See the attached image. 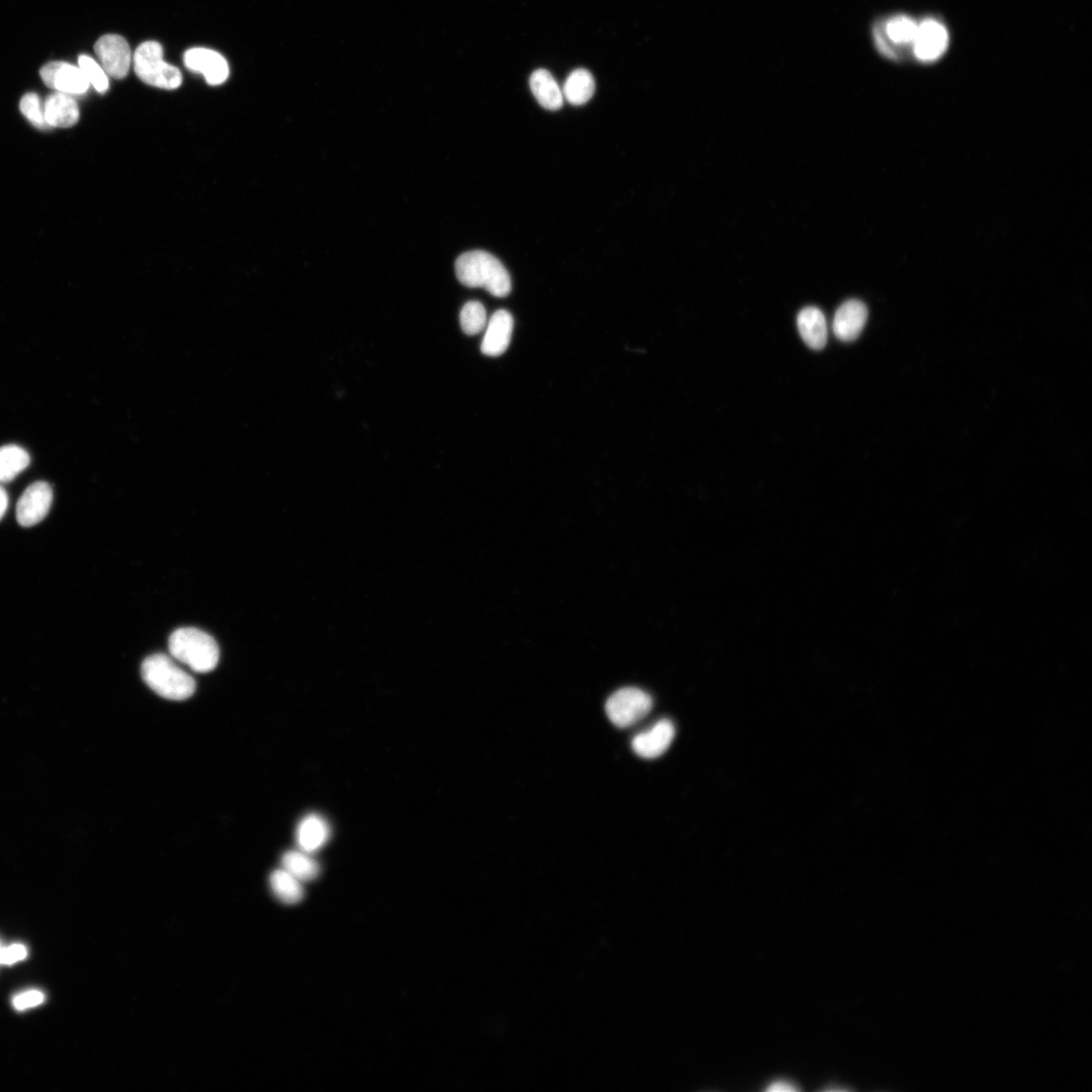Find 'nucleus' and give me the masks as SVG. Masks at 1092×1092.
Segmentation results:
<instances>
[{"instance_id":"obj_1","label":"nucleus","mask_w":1092,"mask_h":1092,"mask_svg":"<svg viewBox=\"0 0 1092 1092\" xmlns=\"http://www.w3.org/2000/svg\"><path fill=\"white\" fill-rule=\"evenodd\" d=\"M459 281L468 287H483L491 296L505 298L512 293L509 272L501 262L486 251L466 252L455 262Z\"/></svg>"},{"instance_id":"obj_2","label":"nucleus","mask_w":1092,"mask_h":1092,"mask_svg":"<svg viewBox=\"0 0 1092 1092\" xmlns=\"http://www.w3.org/2000/svg\"><path fill=\"white\" fill-rule=\"evenodd\" d=\"M141 673L145 683L163 698L184 701L195 692L194 679L167 654L150 655L143 662Z\"/></svg>"},{"instance_id":"obj_3","label":"nucleus","mask_w":1092,"mask_h":1092,"mask_svg":"<svg viewBox=\"0 0 1092 1092\" xmlns=\"http://www.w3.org/2000/svg\"><path fill=\"white\" fill-rule=\"evenodd\" d=\"M170 651L173 659L197 672L213 671L220 659V649L213 637L193 627L175 630L170 639Z\"/></svg>"},{"instance_id":"obj_4","label":"nucleus","mask_w":1092,"mask_h":1092,"mask_svg":"<svg viewBox=\"0 0 1092 1092\" xmlns=\"http://www.w3.org/2000/svg\"><path fill=\"white\" fill-rule=\"evenodd\" d=\"M134 68L143 82L154 87L176 89L182 83L180 70L164 61L163 49L154 41L145 42L138 47L134 55Z\"/></svg>"},{"instance_id":"obj_5","label":"nucleus","mask_w":1092,"mask_h":1092,"mask_svg":"<svg viewBox=\"0 0 1092 1092\" xmlns=\"http://www.w3.org/2000/svg\"><path fill=\"white\" fill-rule=\"evenodd\" d=\"M651 708V697L645 691L630 687L616 691L606 702L607 717L619 728L639 723Z\"/></svg>"},{"instance_id":"obj_6","label":"nucleus","mask_w":1092,"mask_h":1092,"mask_svg":"<svg viewBox=\"0 0 1092 1092\" xmlns=\"http://www.w3.org/2000/svg\"><path fill=\"white\" fill-rule=\"evenodd\" d=\"M919 24L913 17L896 15L877 24L874 39L878 50L889 58H898L899 50L914 46Z\"/></svg>"},{"instance_id":"obj_7","label":"nucleus","mask_w":1092,"mask_h":1092,"mask_svg":"<svg viewBox=\"0 0 1092 1092\" xmlns=\"http://www.w3.org/2000/svg\"><path fill=\"white\" fill-rule=\"evenodd\" d=\"M97 57L109 77L123 80L129 73L132 54L129 44L122 35L104 34L95 45Z\"/></svg>"},{"instance_id":"obj_8","label":"nucleus","mask_w":1092,"mask_h":1092,"mask_svg":"<svg viewBox=\"0 0 1092 1092\" xmlns=\"http://www.w3.org/2000/svg\"><path fill=\"white\" fill-rule=\"evenodd\" d=\"M53 502L52 487L46 482H36L28 487L18 500L16 518L24 527L40 523L49 513Z\"/></svg>"},{"instance_id":"obj_9","label":"nucleus","mask_w":1092,"mask_h":1092,"mask_svg":"<svg viewBox=\"0 0 1092 1092\" xmlns=\"http://www.w3.org/2000/svg\"><path fill=\"white\" fill-rule=\"evenodd\" d=\"M949 45V33L934 18L919 24L913 50L921 62H934L943 57Z\"/></svg>"},{"instance_id":"obj_10","label":"nucleus","mask_w":1092,"mask_h":1092,"mask_svg":"<svg viewBox=\"0 0 1092 1092\" xmlns=\"http://www.w3.org/2000/svg\"><path fill=\"white\" fill-rule=\"evenodd\" d=\"M45 84L68 96H80L86 93L89 82L80 68L65 62H51L41 69Z\"/></svg>"},{"instance_id":"obj_11","label":"nucleus","mask_w":1092,"mask_h":1092,"mask_svg":"<svg viewBox=\"0 0 1092 1092\" xmlns=\"http://www.w3.org/2000/svg\"><path fill=\"white\" fill-rule=\"evenodd\" d=\"M186 66L204 75L210 85L224 83L229 78V65L220 53L206 48H193L185 54Z\"/></svg>"},{"instance_id":"obj_12","label":"nucleus","mask_w":1092,"mask_h":1092,"mask_svg":"<svg viewBox=\"0 0 1092 1092\" xmlns=\"http://www.w3.org/2000/svg\"><path fill=\"white\" fill-rule=\"evenodd\" d=\"M868 319V308L859 300L845 302L834 315L832 330L837 339L851 342L857 339L864 330Z\"/></svg>"},{"instance_id":"obj_13","label":"nucleus","mask_w":1092,"mask_h":1092,"mask_svg":"<svg viewBox=\"0 0 1092 1092\" xmlns=\"http://www.w3.org/2000/svg\"><path fill=\"white\" fill-rule=\"evenodd\" d=\"M675 738V726L667 719L653 725L650 731L637 735L632 740V749L644 759H655L664 755Z\"/></svg>"},{"instance_id":"obj_14","label":"nucleus","mask_w":1092,"mask_h":1092,"mask_svg":"<svg viewBox=\"0 0 1092 1092\" xmlns=\"http://www.w3.org/2000/svg\"><path fill=\"white\" fill-rule=\"evenodd\" d=\"M514 320L505 309H499L489 321L481 351L487 356H500L512 342Z\"/></svg>"},{"instance_id":"obj_15","label":"nucleus","mask_w":1092,"mask_h":1092,"mask_svg":"<svg viewBox=\"0 0 1092 1092\" xmlns=\"http://www.w3.org/2000/svg\"><path fill=\"white\" fill-rule=\"evenodd\" d=\"M801 338L814 351L823 350L828 342V325L824 313L815 307H808L797 316Z\"/></svg>"},{"instance_id":"obj_16","label":"nucleus","mask_w":1092,"mask_h":1092,"mask_svg":"<svg viewBox=\"0 0 1092 1092\" xmlns=\"http://www.w3.org/2000/svg\"><path fill=\"white\" fill-rule=\"evenodd\" d=\"M296 836L299 848L306 853H313L330 841L331 829L324 817L309 814L302 819Z\"/></svg>"},{"instance_id":"obj_17","label":"nucleus","mask_w":1092,"mask_h":1092,"mask_svg":"<svg viewBox=\"0 0 1092 1092\" xmlns=\"http://www.w3.org/2000/svg\"><path fill=\"white\" fill-rule=\"evenodd\" d=\"M44 113L49 126L69 127L80 120L77 102L62 93L48 97L44 104Z\"/></svg>"},{"instance_id":"obj_18","label":"nucleus","mask_w":1092,"mask_h":1092,"mask_svg":"<svg viewBox=\"0 0 1092 1092\" xmlns=\"http://www.w3.org/2000/svg\"><path fill=\"white\" fill-rule=\"evenodd\" d=\"M530 84L535 98L542 107L557 111L562 106V91L551 72L545 69L535 71Z\"/></svg>"},{"instance_id":"obj_19","label":"nucleus","mask_w":1092,"mask_h":1092,"mask_svg":"<svg viewBox=\"0 0 1092 1092\" xmlns=\"http://www.w3.org/2000/svg\"><path fill=\"white\" fill-rule=\"evenodd\" d=\"M562 96L573 105L588 102L595 93V80L586 69H577L571 73L562 88Z\"/></svg>"},{"instance_id":"obj_20","label":"nucleus","mask_w":1092,"mask_h":1092,"mask_svg":"<svg viewBox=\"0 0 1092 1092\" xmlns=\"http://www.w3.org/2000/svg\"><path fill=\"white\" fill-rule=\"evenodd\" d=\"M283 869L295 876L302 883L313 881L320 876L319 863L311 857V853L304 851H288L283 855Z\"/></svg>"},{"instance_id":"obj_21","label":"nucleus","mask_w":1092,"mask_h":1092,"mask_svg":"<svg viewBox=\"0 0 1092 1092\" xmlns=\"http://www.w3.org/2000/svg\"><path fill=\"white\" fill-rule=\"evenodd\" d=\"M269 884L273 895L284 904H297L304 899L302 882L284 869L272 872Z\"/></svg>"},{"instance_id":"obj_22","label":"nucleus","mask_w":1092,"mask_h":1092,"mask_svg":"<svg viewBox=\"0 0 1092 1092\" xmlns=\"http://www.w3.org/2000/svg\"><path fill=\"white\" fill-rule=\"evenodd\" d=\"M29 453L17 445H5L0 447V482L9 483L14 480L30 465Z\"/></svg>"},{"instance_id":"obj_23","label":"nucleus","mask_w":1092,"mask_h":1092,"mask_svg":"<svg viewBox=\"0 0 1092 1092\" xmlns=\"http://www.w3.org/2000/svg\"><path fill=\"white\" fill-rule=\"evenodd\" d=\"M487 324L486 308L480 302L471 301L465 305L461 313V325L467 335L481 333Z\"/></svg>"},{"instance_id":"obj_24","label":"nucleus","mask_w":1092,"mask_h":1092,"mask_svg":"<svg viewBox=\"0 0 1092 1092\" xmlns=\"http://www.w3.org/2000/svg\"><path fill=\"white\" fill-rule=\"evenodd\" d=\"M79 64L88 82L93 84L100 94H104L108 88V79L102 67L86 55H81Z\"/></svg>"},{"instance_id":"obj_25","label":"nucleus","mask_w":1092,"mask_h":1092,"mask_svg":"<svg viewBox=\"0 0 1092 1092\" xmlns=\"http://www.w3.org/2000/svg\"><path fill=\"white\" fill-rule=\"evenodd\" d=\"M20 108L22 114L39 129H46L48 125L45 120L44 106L40 98L34 94L26 95L21 102Z\"/></svg>"},{"instance_id":"obj_26","label":"nucleus","mask_w":1092,"mask_h":1092,"mask_svg":"<svg viewBox=\"0 0 1092 1092\" xmlns=\"http://www.w3.org/2000/svg\"><path fill=\"white\" fill-rule=\"evenodd\" d=\"M45 995L39 990H29L18 994L12 999V1006L16 1011H26L38 1007L44 1003Z\"/></svg>"},{"instance_id":"obj_27","label":"nucleus","mask_w":1092,"mask_h":1092,"mask_svg":"<svg viewBox=\"0 0 1092 1092\" xmlns=\"http://www.w3.org/2000/svg\"><path fill=\"white\" fill-rule=\"evenodd\" d=\"M28 957V950L24 944H14L7 948H0V964L12 965Z\"/></svg>"},{"instance_id":"obj_28","label":"nucleus","mask_w":1092,"mask_h":1092,"mask_svg":"<svg viewBox=\"0 0 1092 1092\" xmlns=\"http://www.w3.org/2000/svg\"><path fill=\"white\" fill-rule=\"evenodd\" d=\"M9 507V496L3 486H0V520H2Z\"/></svg>"},{"instance_id":"obj_29","label":"nucleus","mask_w":1092,"mask_h":1092,"mask_svg":"<svg viewBox=\"0 0 1092 1092\" xmlns=\"http://www.w3.org/2000/svg\"><path fill=\"white\" fill-rule=\"evenodd\" d=\"M770 1091H795L796 1088L791 1083L785 1081H778L773 1082L769 1087Z\"/></svg>"},{"instance_id":"obj_30","label":"nucleus","mask_w":1092,"mask_h":1092,"mask_svg":"<svg viewBox=\"0 0 1092 1092\" xmlns=\"http://www.w3.org/2000/svg\"><path fill=\"white\" fill-rule=\"evenodd\" d=\"M0 948H2V946H0Z\"/></svg>"}]
</instances>
